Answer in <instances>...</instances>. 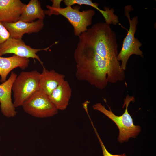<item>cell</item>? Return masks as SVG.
Returning a JSON list of instances; mask_svg holds the SVG:
<instances>
[{
    "mask_svg": "<svg viewBox=\"0 0 156 156\" xmlns=\"http://www.w3.org/2000/svg\"><path fill=\"white\" fill-rule=\"evenodd\" d=\"M74 54L75 75L96 88H105L108 82L114 83L125 78L117 57L116 34L105 22H100L82 33Z\"/></svg>",
    "mask_w": 156,
    "mask_h": 156,
    "instance_id": "obj_1",
    "label": "cell"
},
{
    "mask_svg": "<svg viewBox=\"0 0 156 156\" xmlns=\"http://www.w3.org/2000/svg\"><path fill=\"white\" fill-rule=\"evenodd\" d=\"M134 99L133 97L127 95L125 99L123 105H126L125 111L120 116H117L114 114L110 107H109V110L106 109L100 103L95 104L93 106L94 109L103 114L116 125L119 131L118 140L121 143L127 141L131 137H135L141 131L139 126L134 124L133 119L128 111L129 105L131 101H134Z\"/></svg>",
    "mask_w": 156,
    "mask_h": 156,
    "instance_id": "obj_2",
    "label": "cell"
},
{
    "mask_svg": "<svg viewBox=\"0 0 156 156\" xmlns=\"http://www.w3.org/2000/svg\"><path fill=\"white\" fill-rule=\"evenodd\" d=\"M46 7L48 9L44 11L45 14L49 16L52 14L62 15L72 25L74 34L78 36L88 30L87 27L91 24L95 14V11L93 9L80 11V8L79 6L57 8L47 5Z\"/></svg>",
    "mask_w": 156,
    "mask_h": 156,
    "instance_id": "obj_3",
    "label": "cell"
},
{
    "mask_svg": "<svg viewBox=\"0 0 156 156\" xmlns=\"http://www.w3.org/2000/svg\"><path fill=\"white\" fill-rule=\"evenodd\" d=\"M40 73L36 70L22 71L17 76L12 87L14 107L22 106L24 102L39 89Z\"/></svg>",
    "mask_w": 156,
    "mask_h": 156,
    "instance_id": "obj_4",
    "label": "cell"
},
{
    "mask_svg": "<svg viewBox=\"0 0 156 156\" xmlns=\"http://www.w3.org/2000/svg\"><path fill=\"white\" fill-rule=\"evenodd\" d=\"M124 9L125 15L129 21V28L124 40L122 49L118 53L117 58L119 61H121V67L125 71L128 60L131 55H135L143 57V55L142 51L140 48L142 44L135 38L134 36L138 23V17L134 16L131 19L129 12L133 9L131 5L126 6Z\"/></svg>",
    "mask_w": 156,
    "mask_h": 156,
    "instance_id": "obj_5",
    "label": "cell"
},
{
    "mask_svg": "<svg viewBox=\"0 0 156 156\" xmlns=\"http://www.w3.org/2000/svg\"><path fill=\"white\" fill-rule=\"evenodd\" d=\"M22 106L26 113L39 118L52 117L58 111L48 95L40 89L26 100Z\"/></svg>",
    "mask_w": 156,
    "mask_h": 156,
    "instance_id": "obj_6",
    "label": "cell"
},
{
    "mask_svg": "<svg viewBox=\"0 0 156 156\" xmlns=\"http://www.w3.org/2000/svg\"><path fill=\"white\" fill-rule=\"evenodd\" d=\"M57 42H56L53 45L46 48L35 49L26 45L22 39L10 37L0 47V56L7 54L13 53L21 57L35 59L44 67L43 62L37 55V53L42 50L47 51L52 45Z\"/></svg>",
    "mask_w": 156,
    "mask_h": 156,
    "instance_id": "obj_7",
    "label": "cell"
},
{
    "mask_svg": "<svg viewBox=\"0 0 156 156\" xmlns=\"http://www.w3.org/2000/svg\"><path fill=\"white\" fill-rule=\"evenodd\" d=\"M16 74L12 71L8 79L0 84V103L1 111L7 118L13 117L17 112L11 98L12 87L17 76Z\"/></svg>",
    "mask_w": 156,
    "mask_h": 156,
    "instance_id": "obj_8",
    "label": "cell"
},
{
    "mask_svg": "<svg viewBox=\"0 0 156 156\" xmlns=\"http://www.w3.org/2000/svg\"><path fill=\"white\" fill-rule=\"evenodd\" d=\"M9 32L10 37L22 39L23 35L38 33L44 25V20L38 19L31 23L18 21L14 23L2 22Z\"/></svg>",
    "mask_w": 156,
    "mask_h": 156,
    "instance_id": "obj_9",
    "label": "cell"
},
{
    "mask_svg": "<svg viewBox=\"0 0 156 156\" xmlns=\"http://www.w3.org/2000/svg\"><path fill=\"white\" fill-rule=\"evenodd\" d=\"M25 5L20 0H0V21H18Z\"/></svg>",
    "mask_w": 156,
    "mask_h": 156,
    "instance_id": "obj_10",
    "label": "cell"
},
{
    "mask_svg": "<svg viewBox=\"0 0 156 156\" xmlns=\"http://www.w3.org/2000/svg\"><path fill=\"white\" fill-rule=\"evenodd\" d=\"M72 95V89L68 82L64 79L48 96L57 109L64 110L66 109Z\"/></svg>",
    "mask_w": 156,
    "mask_h": 156,
    "instance_id": "obj_11",
    "label": "cell"
},
{
    "mask_svg": "<svg viewBox=\"0 0 156 156\" xmlns=\"http://www.w3.org/2000/svg\"><path fill=\"white\" fill-rule=\"evenodd\" d=\"M65 77L64 75L59 73L54 70H49L44 67L40 75L39 89L49 96L64 79Z\"/></svg>",
    "mask_w": 156,
    "mask_h": 156,
    "instance_id": "obj_12",
    "label": "cell"
},
{
    "mask_svg": "<svg viewBox=\"0 0 156 156\" xmlns=\"http://www.w3.org/2000/svg\"><path fill=\"white\" fill-rule=\"evenodd\" d=\"M29 60L26 58L21 57L16 55L8 57L0 56V81H5L8 75L12 70L20 68L24 70L28 66Z\"/></svg>",
    "mask_w": 156,
    "mask_h": 156,
    "instance_id": "obj_13",
    "label": "cell"
},
{
    "mask_svg": "<svg viewBox=\"0 0 156 156\" xmlns=\"http://www.w3.org/2000/svg\"><path fill=\"white\" fill-rule=\"evenodd\" d=\"M63 2L66 6H71L75 4L80 5H84L92 6L99 11L103 16L105 23L110 25H116L119 22L118 16L114 14V10L112 8L110 9L108 7L104 8L103 10L99 8V4L93 3L91 0H64Z\"/></svg>",
    "mask_w": 156,
    "mask_h": 156,
    "instance_id": "obj_14",
    "label": "cell"
},
{
    "mask_svg": "<svg viewBox=\"0 0 156 156\" xmlns=\"http://www.w3.org/2000/svg\"><path fill=\"white\" fill-rule=\"evenodd\" d=\"M45 15L40 2L37 0H31L25 6L18 21L31 23L37 19L44 20Z\"/></svg>",
    "mask_w": 156,
    "mask_h": 156,
    "instance_id": "obj_15",
    "label": "cell"
},
{
    "mask_svg": "<svg viewBox=\"0 0 156 156\" xmlns=\"http://www.w3.org/2000/svg\"><path fill=\"white\" fill-rule=\"evenodd\" d=\"M10 37L9 32L0 21V47Z\"/></svg>",
    "mask_w": 156,
    "mask_h": 156,
    "instance_id": "obj_16",
    "label": "cell"
},
{
    "mask_svg": "<svg viewBox=\"0 0 156 156\" xmlns=\"http://www.w3.org/2000/svg\"><path fill=\"white\" fill-rule=\"evenodd\" d=\"M93 127L94 128V129L95 130V132L97 135V136L100 143L102 148L103 156H127L125 154L119 155H113L110 153L107 150L105 147L96 129L94 127V126L93 125Z\"/></svg>",
    "mask_w": 156,
    "mask_h": 156,
    "instance_id": "obj_17",
    "label": "cell"
},
{
    "mask_svg": "<svg viewBox=\"0 0 156 156\" xmlns=\"http://www.w3.org/2000/svg\"></svg>",
    "mask_w": 156,
    "mask_h": 156,
    "instance_id": "obj_18",
    "label": "cell"
}]
</instances>
